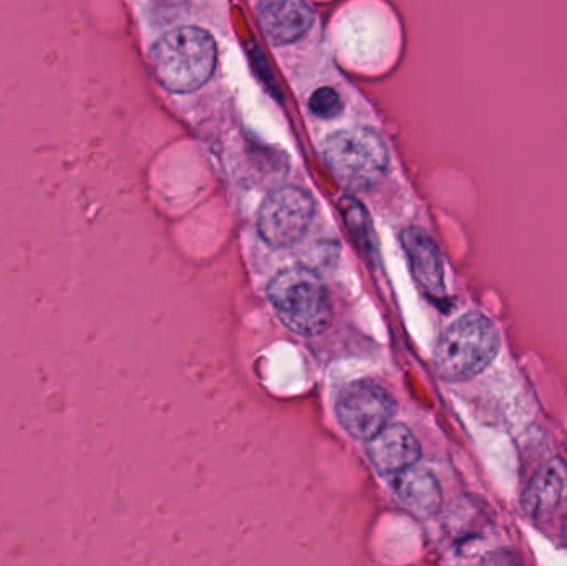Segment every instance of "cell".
<instances>
[{
	"label": "cell",
	"mask_w": 567,
	"mask_h": 566,
	"mask_svg": "<svg viewBox=\"0 0 567 566\" xmlns=\"http://www.w3.org/2000/svg\"><path fill=\"white\" fill-rule=\"evenodd\" d=\"M268 298L282 325L303 338L322 335L333 311L322 279L306 266L281 269L269 281Z\"/></svg>",
	"instance_id": "cell-3"
},
{
	"label": "cell",
	"mask_w": 567,
	"mask_h": 566,
	"mask_svg": "<svg viewBox=\"0 0 567 566\" xmlns=\"http://www.w3.org/2000/svg\"><path fill=\"white\" fill-rule=\"evenodd\" d=\"M340 209H342L343 219H346L347 226H349L350 231L355 236L357 241H360L363 248H370V225L369 222H367L365 209H363L355 199L349 198V196L342 199Z\"/></svg>",
	"instance_id": "cell-12"
},
{
	"label": "cell",
	"mask_w": 567,
	"mask_h": 566,
	"mask_svg": "<svg viewBox=\"0 0 567 566\" xmlns=\"http://www.w3.org/2000/svg\"><path fill=\"white\" fill-rule=\"evenodd\" d=\"M480 566H525L523 565L522 557L515 550L509 548H499V550L492 552L483 558Z\"/></svg>",
	"instance_id": "cell-14"
},
{
	"label": "cell",
	"mask_w": 567,
	"mask_h": 566,
	"mask_svg": "<svg viewBox=\"0 0 567 566\" xmlns=\"http://www.w3.org/2000/svg\"><path fill=\"white\" fill-rule=\"evenodd\" d=\"M402 245L419 285L429 295H445V268L432 236L420 226H409L402 231Z\"/></svg>",
	"instance_id": "cell-8"
},
{
	"label": "cell",
	"mask_w": 567,
	"mask_h": 566,
	"mask_svg": "<svg viewBox=\"0 0 567 566\" xmlns=\"http://www.w3.org/2000/svg\"><path fill=\"white\" fill-rule=\"evenodd\" d=\"M395 412L392 395L373 381L352 382L337 395V422L357 441H372L390 425Z\"/></svg>",
	"instance_id": "cell-6"
},
{
	"label": "cell",
	"mask_w": 567,
	"mask_h": 566,
	"mask_svg": "<svg viewBox=\"0 0 567 566\" xmlns=\"http://www.w3.org/2000/svg\"><path fill=\"white\" fill-rule=\"evenodd\" d=\"M526 511L536 521H548L567 505V464L563 459L546 462L525 495Z\"/></svg>",
	"instance_id": "cell-10"
},
{
	"label": "cell",
	"mask_w": 567,
	"mask_h": 566,
	"mask_svg": "<svg viewBox=\"0 0 567 566\" xmlns=\"http://www.w3.org/2000/svg\"><path fill=\"white\" fill-rule=\"evenodd\" d=\"M309 109L319 119L330 120L342 113L343 105L336 90L330 86H320L310 95Z\"/></svg>",
	"instance_id": "cell-13"
},
{
	"label": "cell",
	"mask_w": 567,
	"mask_h": 566,
	"mask_svg": "<svg viewBox=\"0 0 567 566\" xmlns=\"http://www.w3.org/2000/svg\"><path fill=\"white\" fill-rule=\"evenodd\" d=\"M392 488L400 504L419 517H430L442 507V487L426 469L415 465L393 475Z\"/></svg>",
	"instance_id": "cell-11"
},
{
	"label": "cell",
	"mask_w": 567,
	"mask_h": 566,
	"mask_svg": "<svg viewBox=\"0 0 567 566\" xmlns=\"http://www.w3.org/2000/svg\"><path fill=\"white\" fill-rule=\"evenodd\" d=\"M312 195L300 186H281L266 196L258 213V233L272 248H289L306 236L312 222Z\"/></svg>",
	"instance_id": "cell-5"
},
{
	"label": "cell",
	"mask_w": 567,
	"mask_h": 566,
	"mask_svg": "<svg viewBox=\"0 0 567 566\" xmlns=\"http://www.w3.org/2000/svg\"><path fill=\"white\" fill-rule=\"evenodd\" d=\"M367 455L380 474L396 475L419 464L422 447L409 428L390 424L367 442Z\"/></svg>",
	"instance_id": "cell-7"
},
{
	"label": "cell",
	"mask_w": 567,
	"mask_h": 566,
	"mask_svg": "<svg viewBox=\"0 0 567 566\" xmlns=\"http://www.w3.org/2000/svg\"><path fill=\"white\" fill-rule=\"evenodd\" d=\"M216 56L215 39L199 27L169 30L153 43L150 53L156 80L173 93H192L208 83Z\"/></svg>",
	"instance_id": "cell-1"
},
{
	"label": "cell",
	"mask_w": 567,
	"mask_h": 566,
	"mask_svg": "<svg viewBox=\"0 0 567 566\" xmlns=\"http://www.w3.org/2000/svg\"><path fill=\"white\" fill-rule=\"evenodd\" d=\"M330 172L353 192L375 188L389 169V150L379 132L369 126L339 130L323 142Z\"/></svg>",
	"instance_id": "cell-4"
},
{
	"label": "cell",
	"mask_w": 567,
	"mask_h": 566,
	"mask_svg": "<svg viewBox=\"0 0 567 566\" xmlns=\"http://www.w3.org/2000/svg\"><path fill=\"white\" fill-rule=\"evenodd\" d=\"M563 534H565V538H566V542H567V518H566V522H565V528H563Z\"/></svg>",
	"instance_id": "cell-15"
},
{
	"label": "cell",
	"mask_w": 567,
	"mask_h": 566,
	"mask_svg": "<svg viewBox=\"0 0 567 566\" xmlns=\"http://www.w3.org/2000/svg\"><path fill=\"white\" fill-rule=\"evenodd\" d=\"M502 351V336L495 322L482 311H466L440 336L435 368L446 382L476 378L493 364Z\"/></svg>",
	"instance_id": "cell-2"
},
{
	"label": "cell",
	"mask_w": 567,
	"mask_h": 566,
	"mask_svg": "<svg viewBox=\"0 0 567 566\" xmlns=\"http://www.w3.org/2000/svg\"><path fill=\"white\" fill-rule=\"evenodd\" d=\"M256 10L262 32L275 45L297 42L309 32L313 22L312 7L299 0L259 2Z\"/></svg>",
	"instance_id": "cell-9"
}]
</instances>
